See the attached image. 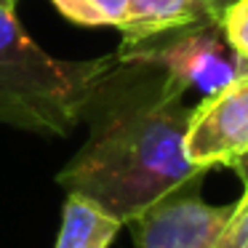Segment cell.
Instances as JSON below:
<instances>
[{
    "label": "cell",
    "instance_id": "1",
    "mask_svg": "<svg viewBox=\"0 0 248 248\" xmlns=\"http://www.w3.org/2000/svg\"><path fill=\"white\" fill-rule=\"evenodd\" d=\"M184 96L163 70L115 56L83 115L88 139L59 171V187L128 224L163 195L203 182L208 171L184 155L192 109Z\"/></svg>",
    "mask_w": 248,
    "mask_h": 248
},
{
    "label": "cell",
    "instance_id": "2",
    "mask_svg": "<svg viewBox=\"0 0 248 248\" xmlns=\"http://www.w3.org/2000/svg\"><path fill=\"white\" fill-rule=\"evenodd\" d=\"M19 0H0V123L46 136H67L115 54L67 62L46 54L16 16Z\"/></svg>",
    "mask_w": 248,
    "mask_h": 248
},
{
    "label": "cell",
    "instance_id": "3",
    "mask_svg": "<svg viewBox=\"0 0 248 248\" xmlns=\"http://www.w3.org/2000/svg\"><path fill=\"white\" fill-rule=\"evenodd\" d=\"M115 56L157 67L184 91L195 88L203 96L221 91L243 75V59L227 43L219 19L166 30L136 43H120Z\"/></svg>",
    "mask_w": 248,
    "mask_h": 248
},
{
    "label": "cell",
    "instance_id": "4",
    "mask_svg": "<svg viewBox=\"0 0 248 248\" xmlns=\"http://www.w3.org/2000/svg\"><path fill=\"white\" fill-rule=\"evenodd\" d=\"M200 184H184L128 221L134 248H214L232 205H211L200 198Z\"/></svg>",
    "mask_w": 248,
    "mask_h": 248
},
{
    "label": "cell",
    "instance_id": "5",
    "mask_svg": "<svg viewBox=\"0 0 248 248\" xmlns=\"http://www.w3.org/2000/svg\"><path fill=\"white\" fill-rule=\"evenodd\" d=\"M184 155L192 166H235L248 155V72L189 109Z\"/></svg>",
    "mask_w": 248,
    "mask_h": 248
},
{
    "label": "cell",
    "instance_id": "6",
    "mask_svg": "<svg viewBox=\"0 0 248 248\" xmlns=\"http://www.w3.org/2000/svg\"><path fill=\"white\" fill-rule=\"evenodd\" d=\"M208 19H219L208 0H128L118 30L123 35V43H136L166 30L187 27Z\"/></svg>",
    "mask_w": 248,
    "mask_h": 248
},
{
    "label": "cell",
    "instance_id": "7",
    "mask_svg": "<svg viewBox=\"0 0 248 248\" xmlns=\"http://www.w3.org/2000/svg\"><path fill=\"white\" fill-rule=\"evenodd\" d=\"M120 227L123 224L96 203L80 195H67L56 248H109Z\"/></svg>",
    "mask_w": 248,
    "mask_h": 248
},
{
    "label": "cell",
    "instance_id": "8",
    "mask_svg": "<svg viewBox=\"0 0 248 248\" xmlns=\"http://www.w3.org/2000/svg\"><path fill=\"white\" fill-rule=\"evenodd\" d=\"M128 0H51V6L80 27H120Z\"/></svg>",
    "mask_w": 248,
    "mask_h": 248
},
{
    "label": "cell",
    "instance_id": "9",
    "mask_svg": "<svg viewBox=\"0 0 248 248\" xmlns=\"http://www.w3.org/2000/svg\"><path fill=\"white\" fill-rule=\"evenodd\" d=\"M227 43L243 62H248V0H232L219 14Z\"/></svg>",
    "mask_w": 248,
    "mask_h": 248
},
{
    "label": "cell",
    "instance_id": "10",
    "mask_svg": "<svg viewBox=\"0 0 248 248\" xmlns=\"http://www.w3.org/2000/svg\"><path fill=\"white\" fill-rule=\"evenodd\" d=\"M214 248H248V189L235 205H232L230 221L224 224Z\"/></svg>",
    "mask_w": 248,
    "mask_h": 248
},
{
    "label": "cell",
    "instance_id": "11",
    "mask_svg": "<svg viewBox=\"0 0 248 248\" xmlns=\"http://www.w3.org/2000/svg\"><path fill=\"white\" fill-rule=\"evenodd\" d=\"M232 171H237V176H240V182L246 184V189H248V155L246 157H240V160L232 166Z\"/></svg>",
    "mask_w": 248,
    "mask_h": 248
},
{
    "label": "cell",
    "instance_id": "12",
    "mask_svg": "<svg viewBox=\"0 0 248 248\" xmlns=\"http://www.w3.org/2000/svg\"><path fill=\"white\" fill-rule=\"evenodd\" d=\"M208 3L214 6V11H216V14H221V11H224V8L232 3V0H208Z\"/></svg>",
    "mask_w": 248,
    "mask_h": 248
},
{
    "label": "cell",
    "instance_id": "13",
    "mask_svg": "<svg viewBox=\"0 0 248 248\" xmlns=\"http://www.w3.org/2000/svg\"><path fill=\"white\" fill-rule=\"evenodd\" d=\"M243 72H248V62H243Z\"/></svg>",
    "mask_w": 248,
    "mask_h": 248
}]
</instances>
